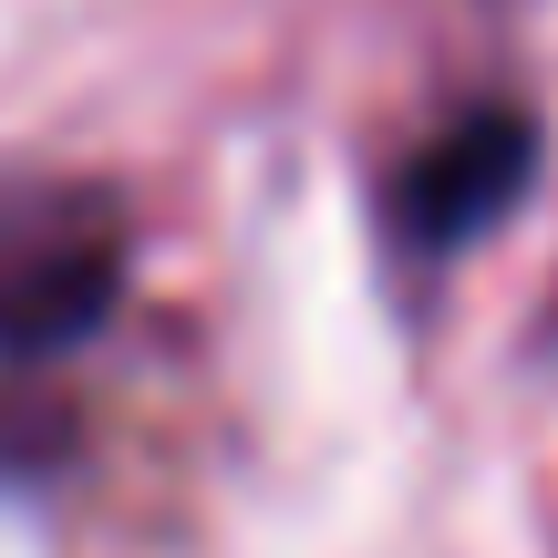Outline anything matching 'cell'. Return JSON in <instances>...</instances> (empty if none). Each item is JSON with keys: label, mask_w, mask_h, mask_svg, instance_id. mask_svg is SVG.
Returning <instances> with one entry per match:
<instances>
[{"label": "cell", "mask_w": 558, "mask_h": 558, "mask_svg": "<svg viewBox=\"0 0 558 558\" xmlns=\"http://www.w3.org/2000/svg\"><path fill=\"white\" fill-rule=\"evenodd\" d=\"M114 300V228L83 197L0 207V352H62Z\"/></svg>", "instance_id": "6da1fadb"}, {"label": "cell", "mask_w": 558, "mask_h": 558, "mask_svg": "<svg viewBox=\"0 0 558 558\" xmlns=\"http://www.w3.org/2000/svg\"><path fill=\"white\" fill-rule=\"evenodd\" d=\"M527 156H538L527 114H465V124H445V135L393 177V228L414 248H435V259L465 248V239H486V228L518 207Z\"/></svg>", "instance_id": "7a4b0ae2"}]
</instances>
